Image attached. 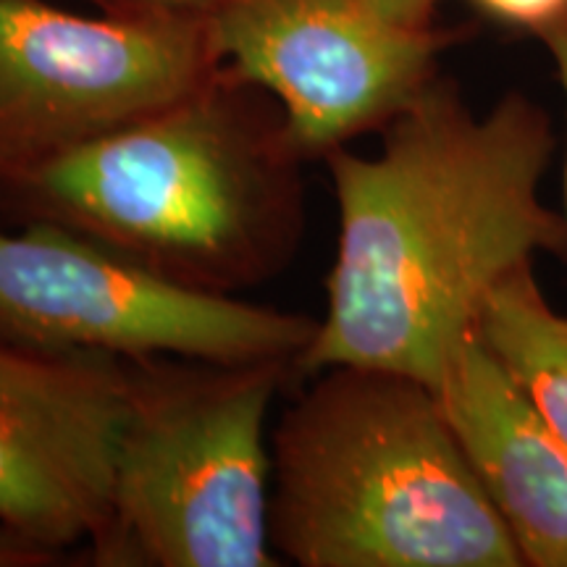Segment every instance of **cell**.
Returning a JSON list of instances; mask_svg holds the SVG:
<instances>
[{
    "instance_id": "obj_5",
    "label": "cell",
    "mask_w": 567,
    "mask_h": 567,
    "mask_svg": "<svg viewBox=\"0 0 567 567\" xmlns=\"http://www.w3.org/2000/svg\"><path fill=\"white\" fill-rule=\"evenodd\" d=\"M318 318L184 287L59 224L0 231V337L116 360L300 363Z\"/></svg>"
},
{
    "instance_id": "obj_6",
    "label": "cell",
    "mask_w": 567,
    "mask_h": 567,
    "mask_svg": "<svg viewBox=\"0 0 567 567\" xmlns=\"http://www.w3.org/2000/svg\"><path fill=\"white\" fill-rule=\"evenodd\" d=\"M224 66L210 19L0 0V189L174 103Z\"/></svg>"
},
{
    "instance_id": "obj_9",
    "label": "cell",
    "mask_w": 567,
    "mask_h": 567,
    "mask_svg": "<svg viewBox=\"0 0 567 567\" xmlns=\"http://www.w3.org/2000/svg\"><path fill=\"white\" fill-rule=\"evenodd\" d=\"M523 567H567V444L473 331L436 386Z\"/></svg>"
},
{
    "instance_id": "obj_13",
    "label": "cell",
    "mask_w": 567,
    "mask_h": 567,
    "mask_svg": "<svg viewBox=\"0 0 567 567\" xmlns=\"http://www.w3.org/2000/svg\"><path fill=\"white\" fill-rule=\"evenodd\" d=\"M53 563L55 557L51 555H42V551L21 547V544H13L9 538H0V567H42Z\"/></svg>"
},
{
    "instance_id": "obj_15",
    "label": "cell",
    "mask_w": 567,
    "mask_h": 567,
    "mask_svg": "<svg viewBox=\"0 0 567 567\" xmlns=\"http://www.w3.org/2000/svg\"><path fill=\"white\" fill-rule=\"evenodd\" d=\"M436 3H439V0H436Z\"/></svg>"
},
{
    "instance_id": "obj_11",
    "label": "cell",
    "mask_w": 567,
    "mask_h": 567,
    "mask_svg": "<svg viewBox=\"0 0 567 567\" xmlns=\"http://www.w3.org/2000/svg\"><path fill=\"white\" fill-rule=\"evenodd\" d=\"M481 17L505 30L544 40L567 21V0H471Z\"/></svg>"
},
{
    "instance_id": "obj_14",
    "label": "cell",
    "mask_w": 567,
    "mask_h": 567,
    "mask_svg": "<svg viewBox=\"0 0 567 567\" xmlns=\"http://www.w3.org/2000/svg\"><path fill=\"white\" fill-rule=\"evenodd\" d=\"M544 45L549 48L551 61H555L559 87H563L565 103H567V21H565V24H559L557 30H551L547 38H544ZM565 203H567V168H565Z\"/></svg>"
},
{
    "instance_id": "obj_7",
    "label": "cell",
    "mask_w": 567,
    "mask_h": 567,
    "mask_svg": "<svg viewBox=\"0 0 567 567\" xmlns=\"http://www.w3.org/2000/svg\"><path fill=\"white\" fill-rule=\"evenodd\" d=\"M436 0H231L210 19L224 66L279 103L305 161L381 132L439 76L467 27Z\"/></svg>"
},
{
    "instance_id": "obj_3",
    "label": "cell",
    "mask_w": 567,
    "mask_h": 567,
    "mask_svg": "<svg viewBox=\"0 0 567 567\" xmlns=\"http://www.w3.org/2000/svg\"><path fill=\"white\" fill-rule=\"evenodd\" d=\"M271 436V547L300 567H523L436 389L334 365Z\"/></svg>"
},
{
    "instance_id": "obj_1",
    "label": "cell",
    "mask_w": 567,
    "mask_h": 567,
    "mask_svg": "<svg viewBox=\"0 0 567 567\" xmlns=\"http://www.w3.org/2000/svg\"><path fill=\"white\" fill-rule=\"evenodd\" d=\"M555 147L530 97L476 116L436 76L381 130L379 153H331L337 258L297 373L375 368L436 389L496 284L542 252L567 264V216L538 195Z\"/></svg>"
},
{
    "instance_id": "obj_4",
    "label": "cell",
    "mask_w": 567,
    "mask_h": 567,
    "mask_svg": "<svg viewBox=\"0 0 567 567\" xmlns=\"http://www.w3.org/2000/svg\"><path fill=\"white\" fill-rule=\"evenodd\" d=\"M292 363L126 360L101 565L276 567L268 415Z\"/></svg>"
},
{
    "instance_id": "obj_10",
    "label": "cell",
    "mask_w": 567,
    "mask_h": 567,
    "mask_svg": "<svg viewBox=\"0 0 567 567\" xmlns=\"http://www.w3.org/2000/svg\"><path fill=\"white\" fill-rule=\"evenodd\" d=\"M476 334L530 408L567 444V316L547 302L534 266L517 268L488 292Z\"/></svg>"
},
{
    "instance_id": "obj_2",
    "label": "cell",
    "mask_w": 567,
    "mask_h": 567,
    "mask_svg": "<svg viewBox=\"0 0 567 567\" xmlns=\"http://www.w3.org/2000/svg\"><path fill=\"white\" fill-rule=\"evenodd\" d=\"M305 163L279 103L221 66L174 103L0 189V203L184 287L237 295L295 260Z\"/></svg>"
},
{
    "instance_id": "obj_12",
    "label": "cell",
    "mask_w": 567,
    "mask_h": 567,
    "mask_svg": "<svg viewBox=\"0 0 567 567\" xmlns=\"http://www.w3.org/2000/svg\"><path fill=\"white\" fill-rule=\"evenodd\" d=\"M97 13L111 17H182L213 19L231 0H84Z\"/></svg>"
},
{
    "instance_id": "obj_8",
    "label": "cell",
    "mask_w": 567,
    "mask_h": 567,
    "mask_svg": "<svg viewBox=\"0 0 567 567\" xmlns=\"http://www.w3.org/2000/svg\"><path fill=\"white\" fill-rule=\"evenodd\" d=\"M126 360L0 337V538L59 557L109 534Z\"/></svg>"
}]
</instances>
